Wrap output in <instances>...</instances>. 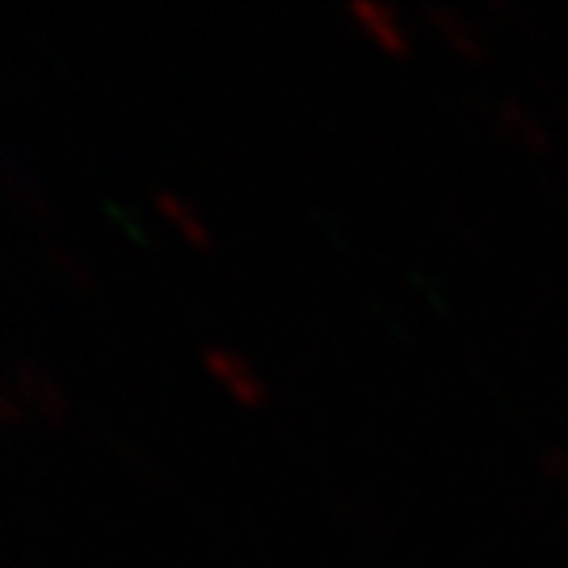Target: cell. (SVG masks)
I'll use <instances>...</instances> for the list:
<instances>
[{
	"mask_svg": "<svg viewBox=\"0 0 568 568\" xmlns=\"http://www.w3.org/2000/svg\"><path fill=\"white\" fill-rule=\"evenodd\" d=\"M4 384L18 392V400L26 405L30 417H42V422H51V426H60L63 417H68L63 392L47 379V371H42L39 363H30V358H9V366H4Z\"/></svg>",
	"mask_w": 568,
	"mask_h": 568,
	"instance_id": "1",
	"label": "cell"
},
{
	"mask_svg": "<svg viewBox=\"0 0 568 568\" xmlns=\"http://www.w3.org/2000/svg\"><path fill=\"white\" fill-rule=\"evenodd\" d=\"M0 185H4V194L18 203L21 215H30L34 224H51V211H47V199H42L34 173H30L9 148H0Z\"/></svg>",
	"mask_w": 568,
	"mask_h": 568,
	"instance_id": "2",
	"label": "cell"
},
{
	"mask_svg": "<svg viewBox=\"0 0 568 568\" xmlns=\"http://www.w3.org/2000/svg\"><path fill=\"white\" fill-rule=\"evenodd\" d=\"M203 366L241 405H262V384L253 379V371H248V363H244L241 354H232L224 345H203Z\"/></svg>",
	"mask_w": 568,
	"mask_h": 568,
	"instance_id": "3",
	"label": "cell"
},
{
	"mask_svg": "<svg viewBox=\"0 0 568 568\" xmlns=\"http://www.w3.org/2000/svg\"><path fill=\"white\" fill-rule=\"evenodd\" d=\"M485 114L493 119L497 131H506L509 140H518L523 148L530 152H548V131H544V122L530 114L523 102H514V98H493L485 105Z\"/></svg>",
	"mask_w": 568,
	"mask_h": 568,
	"instance_id": "4",
	"label": "cell"
},
{
	"mask_svg": "<svg viewBox=\"0 0 568 568\" xmlns=\"http://www.w3.org/2000/svg\"><path fill=\"white\" fill-rule=\"evenodd\" d=\"M422 18L443 34V39L455 47V51H464V55H471V60H485V42H480V34L471 30V21H464L455 9H447V4H422Z\"/></svg>",
	"mask_w": 568,
	"mask_h": 568,
	"instance_id": "5",
	"label": "cell"
},
{
	"mask_svg": "<svg viewBox=\"0 0 568 568\" xmlns=\"http://www.w3.org/2000/svg\"><path fill=\"white\" fill-rule=\"evenodd\" d=\"M349 18L358 21V26H363L366 34L379 42L384 51H405V47H408L400 21L392 18V9L375 4V0H349Z\"/></svg>",
	"mask_w": 568,
	"mask_h": 568,
	"instance_id": "6",
	"label": "cell"
},
{
	"mask_svg": "<svg viewBox=\"0 0 568 568\" xmlns=\"http://www.w3.org/2000/svg\"><path fill=\"white\" fill-rule=\"evenodd\" d=\"M39 248H42V262H47L51 270H55V278H63V283L72 286L77 295H98V283H93V274L84 270L81 257H72L68 248H60V244L47 241V236H42Z\"/></svg>",
	"mask_w": 568,
	"mask_h": 568,
	"instance_id": "7",
	"label": "cell"
},
{
	"mask_svg": "<svg viewBox=\"0 0 568 568\" xmlns=\"http://www.w3.org/2000/svg\"><path fill=\"white\" fill-rule=\"evenodd\" d=\"M152 203H156V211H161L164 220H169V224L178 227V232H182V236H185L190 244H194V248H206V244H211V236H206V227L199 224L194 215H190V206H185L182 199L173 194V190H152Z\"/></svg>",
	"mask_w": 568,
	"mask_h": 568,
	"instance_id": "8",
	"label": "cell"
},
{
	"mask_svg": "<svg viewBox=\"0 0 568 568\" xmlns=\"http://www.w3.org/2000/svg\"><path fill=\"white\" fill-rule=\"evenodd\" d=\"M539 467L548 471L551 480L560 485V493L568 497V450L560 447V443H548V447L539 450Z\"/></svg>",
	"mask_w": 568,
	"mask_h": 568,
	"instance_id": "9",
	"label": "cell"
},
{
	"mask_svg": "<svg viewBox=\"0 0 568 568\" xmlns=\"http://www.w3.org/2000/svg\"><path fill=\"white\" fill-rule=\"evenodd\" d=\"M21 422H26V405L18 400V392L4 384V387H0V426L21 429Z\"/></svg>",
	"mask_w": 568,
	"mask_h": 568,
	"instance_id": "10",
	"label": "cell"
}]
</instances>
